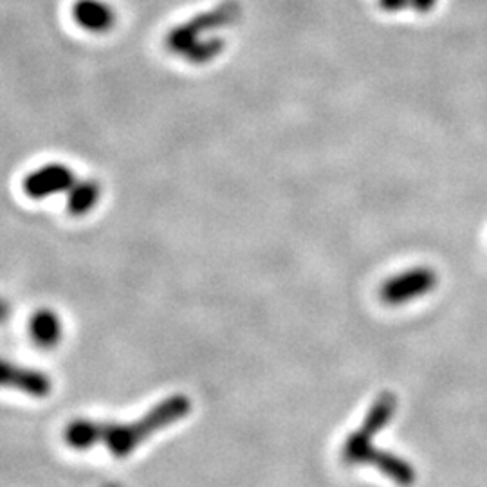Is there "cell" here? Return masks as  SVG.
<instances>
[{
	"label": "cell",
	"instance_id": "13",
	"mask_svg": "<svg viewBox=\"0 0 487 487\" xmlns=\"http://www.w3.org/2000/svg\"><path fill=\"white\" fill-rule=\"evenodd\" d=\"M437 4V0H412V6L419 13H430Z\"/></svg>",
	"mask_w": 487,
	"mask_h": 487
},
{
	"label": "cell",
	"instance_id": "5",
	"mask_svg": "<svg viewBox=\"0 0 487 487\" xmlns=\"http://www.w3.org/2000/svg\"><path fill=\"white\" fill-rule=\"evenodd\" d=\"M72 17L80 28L92 33H105L116 22L113 8L102 0H78L72 6Z\"/></svg>",
	"mask_w": 487,
	"mask_h": 487
},
{
	"label": "cell",
	"instance_id": "3",
	"mask_svg": "<svg viewBox=\"0 0 487 487\" xmlns=\"http://www.w3.org/2000/svg\"><path fill=\"white\" fill-rule=\"evenodd\" d=\"M437 273L430 267H414L388 278L381 287V300L388 306H403L423 298L437 287Z\"/></svg>",
	"mask_w": 487,
	"mask_h": 487
},
{
	"label": "cell",
	"instance_id": "4",
	"mask_svg": "<svg viewBox=\"0 0 487 487\" xmlns=\"http://www.w3.org/2000/svg\"><path fill=\"white\" fill-rule=\"evenodd\" d=\"M76 182L74 173L58 163L46 164L24 179V191L31 199H46L51 195L69 191Z\"/></svg>",
	"mask_w": 487,
	"mask_h": 487
},
{
	"label": "cell",
	"instance_id": "11",
	"mask_svg": "<svg viewBox=\"0 0 487 487\" xmlns=\"http://www.w3.org/2000/svg\"><path fill=\"white\" fill-rule=\"evenodd\" d=\"M226 47V42L221 37H208L195 40L182 55L189 63H208L215 60Z\"/></svg>",
	"mask_w": 487,
	"mask_h": 487
},
{
	"label": "cell",
	"instance_id": "7",
	"mask_svg": "<svg viewBox=\"0 0 487 487\" xmlns=\"http://www.w3.org/2000/svg\"><path fill=\"white\" fill-rule=\"evenodd\" d=\"M398 410V398L392 392H382L375 398L372 407L368 408L365 421L361 424V432L375 437L381 430L386 428V424L394 419Z\"/></svg>",
	"mask_w": 487,
	"mask_h": 487
},
{
	"label": "cell",
	"instance_id": "6",
	"mask_svg": "<svg viewBox=\"0 0 487 487\" xmlns=\"http://www.w3.org/2000/svg\"><path fill=\"white\" fill-rule=\"evenodd\" d=\"M3 382L33 398H46L51 392V381L46 374L12 363H4L3 366Z\"/></svg>",
	"mask_w": 487,
	"mask_h": 487
},
{
	"label": "cell",
	"instance_id": "10",
	"mask_svg": "<svg viewBox=\"0 0 487 487\" xmlns=\"http://www.w3.org/2000/svg\"><path fill=\"white\" fill-rule=\"evenodd\" d=\"M29 331H31V338L37 345H40L44 348H51L62 338V322L53 311L44 309V311H38L31 318Z\"/></svg>",
	"mask_w": 487,
	"mask_h": 487
},
{
	"label": "cell",
	"instance_id": "2",
	"mask_svg": "<svg viewBox=\"0 0 487 487\" xmlns=\"http://www.w3.org/2000/svg\"><path fill=\"white\" fill-rule=\"evenodd\" d=\"M242 15V8L237 0H226V3L219 4L217 8L199 13L197 17L189 19L188 22H182L175 26L166 35V49L173 55H184V51L195 42L199 40L201 35H206L210 31H217L223 28H228L235 24Z\"/></svg>",
	"mask_w": 487,
	"mask_h": 487
},
{
	"label": "cell",
	"instance_id": "12",
	"mask_svg": "<svg viewBox=\"0 0 487 487\" xmlns=\"http://www.w3.org/2000/svg\"><path fill=\"white\" fill-rule=\"evenodd\" d=\"M412 4V0H379L381 10L388 13H399Z\"/></svg>",
	"mask_w": 487,
	"mask_h": 487
},
{
	"label": "cell",
	"instance_id": "9",
	"mask_svg": "<svg viewBox=\"0 0 487 487\" xmlns=\"http://www.w3.org/2000/svg\"><path fill=\"white\" fill-rule=\"evenodd\" d=\"M67 212L72 217H81L88 214L97 199H100V186H97L96 181L87 179V181H76L74 186L67 191Z\"/></svg>",
	"mask_w": 487,
	"mask_h": 487
},
{
	"label": "cell",
	"instance_id": "14",
	"mask_svg": "<svg viewBox=\"0 0 487 487\" xmlns=\"http://www.w3.org/2000/svg\"><path fill=\"white\" fill-rule=\"evenodd\" d=\"M105 487H122L120 483H109V485H105Z\"/></svg>",
	"mask_w": 487,
	"mask_h": 487
},
{
	"label": "cell",
	"instance_id": "8",
	"mask_svg": "<svg viewBox=\"0 0 487 487\" xmlns=\"http://www.w3.org/2000/svg\"><path fill=\"white\" fill-rule=\"evenodd\" d=\"M372 466L377 467V471H381L384 476L392 478L401 487L414 485V482L417 478V473L408 460L398 457L396 453H390L386 449H381L379 457L375 458V462Z\"/></svg>",
	"mask_w": 487,
	"mask_h": 487
},
{
	"label": "cell",
	"instance_id": "1",
	"mask_svg": "<svg viewBox=\"0 0 487 487\" xmlns=\"http://www.w3.org/2000/svg\"><path fill=\"white\" fill-rule=\"evenodd\" d=\"M189 410L191 401L186 396H170L155 405L145 417L134 423L122 424L78 419L67 426L63 437L74 449H88L96 444H105L114 457L123 458L154 433L186 417Z\"/></svg>",
	"mask_w": 487,
	"mask_h": 487
}]
</instances>
